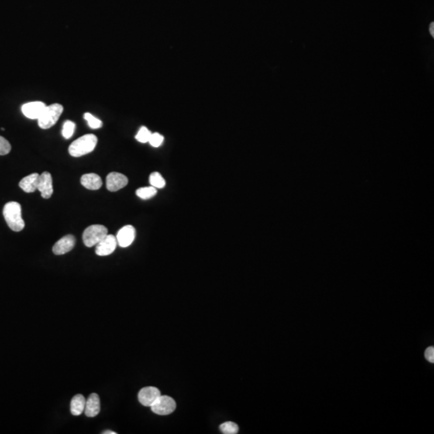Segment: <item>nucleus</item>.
I'll return each mask as SVG.
<instances>
[{
    "instance_id": "1",
    "label": "nucleus",
    "mask_w": 434,
    "mask_h": 434,
    "mask_svg": "<svg viewBox=\"0 0 434 434\" xmlns=\"http://www.w3.org/2000/svg\"><path fill=\"white\" fill-rule=\"evenodd\" d=\"M4 219L8 227L14 232H20L25 227V223L22 217V209L19 203L9 202L5 204L4 208Z\"/></svg>"
},
{
    "instance_id": "2",
    "label": "nucleus",
    "mask_w": 434,
    "mask_h": 434,
    "mask_svg": "<svg viewBox=\"0 0 434 434\" xmlns=\"http://www.w3.org/2000/svg\"><path fill=\"white\" fill-rule=\"evenodd\" d=\"M98 144V138L92 134L85 135L79 138L72 143L69 148L70 156L73 157H81L90 154L95 149Z\"/></svg>"
},
{
    "instance_id": "3",
    "label": "nucleus",
    "mask_w": 434,
    "mask_h": 434,
    "mask_svg": "<svg viewBox=\"0 0 434 434\" xmlns=\"http://www.w3.org/2000/svg\"><path fill=\"white\" fill-rule=\"evenodd\" d=\"M64 108L60 104H53L46 106L41 115L38 118V125L41 129H47L57 122L61 116Z\"/></svg>"
},
{
    "instance_id": "4",
    "label": "nucleus",
    "mask_w": 434,
    "mask_h": 434,
    "mask_svg": "<svg viewBox=\"0 0 434 434\" xmlns=\"http://www.w3.org/2000/svg\"><path fill=\"white\" fill-rule=\"evenodd\" d=\"M107 235L108 229L106 227L101 225H91L84 231L83 242L87 247H93L98 245Z\"/></svg>"
},
{
    "instance_id": "5",
    "label": "nucleus",
    "mask_w": 434,
    "mask_h": 434,
    "mask_svg": "<svg viewBox=\"0 0 434 434\" xmlns=\"http://www.w3.org/2000/svg\"><path fill=\"white\" fill-rule=\"evenodd\" d=\"M152 412L160 416H167L172 414L176 408V403L174 399L168 396H160L152 404Z\"/></svg>"
},
{
    "instance_id": "6",
    "label": "nucleus",
    "mask_w": 434,
    "mask_h": 434,
    "mask_svg": "<svg viewBox=\"0 0 434 434\" xmlns=\"http://www.w3.org/2000/svg\"><path fill=\"white\" fill-rule=\"evenodd\" d=\"M118 242L116 236L107 235L105 238L96 245V254L98 256H105L112 254L116 249Z\"/></svg>"
},
{
    "instance_id": "7",
    "label": "nucleus",
    "mask_w": 434,
    "mask_h": 434,
    "mask_svg": "<svg viewBox=\"0 0 434 434\" xmlns=\"http://www.w3.org/2000/svg\"><path fill=\"white\" fill-rule=\"evenodd\" d=\"M37 190L44 199L51 198L53 193V178L50 173L45 171L39 175Z\"/></svg>"
},
{
    "instance_id": "8",
    "label": "nucleus",
    "mask_w": 434,
    "mask_h": 434,
    "mask_svg": "<svg viewBox=\"0 0 434 434\" xmlns=\"http://www.w3.org/2000/svg\"><path fill=\"white\" fill-rule=\"evenodd\" d=\"M161 396V393L156 387H143L139 391V401L143 406L150 407Z\"/></svg>"
},
{
    "instance_id": "9",
    "label": "nucleus",
    "mask_w": 434,
    "mask_h": 434,
    "mask_svg": "<svg viewBox=\"0 0 434 434\" xmlns=\"http://www.w3.org/2000/svg\"><path fill=\"white\" fill-rule=\"evenodd\" d=\"M128 184V178L118 172H111L106 177V187L110 191L122 189Z\"/></svg>"
},
{
    "instance_id": "10",
    "label": "nucleus",
    "mask_w": 434,
    "mask_h": 434,
    "mask_svg": "<svg viewBox=\"0 0 434 434\" xmlns=\"http://www.w3.org/2000/svg\"><path fill=\"white\" fill-rule=\"evenodd\" d=\"M47 105L42 101H32L22 105L23 114L29 119H37L40 117Z\"/></svg>"
},
{
    "instance_id": "11",
    "label": "nucleus",
    "mask_w": 434,
    "mask_h": 434,
    "mask_svg": "<svg viewBox=\"0 0 434 434\" xmlns=\"http://www.w3.org/2000/svg\"><path fill=\"white\" fill-rule=\"evenodd\" d=\"M136 231L135 228L131 225H126L118 231L117 234L116 239L118 245L120 247L126 248L131 244L133 243L135 239Z\"/></svg>"
},
{
    "instance_id": "12",
    "label": "nucleus",
    "mask_w": 434,
    "mask_h": 434,
    "mask_svg": "<svg viewBox=\"0 0 434 434\" xmlns=\"http://www.w3.org/2000/svg\"><path fill=\"white\" fill-rule=\"evenodd\" d=\"M76 239L73 235H67L59 240L53 247L55 255H63L69 253L75 246Z\"/></svg>"
},
{
    "instance_id": "13",
    "label": "nucleus",
    "mask_w": 434,
    "mask_h": 434,
    "mask_svg": "<svg viewBox=\"0 0 434 434\" xmlns=\"http://www.w3.org/2000/svg\"><path fill=\"white\" fill-rule=\"evenodd\" d=\"M101 410V404H100V398L98 394L92 393L89 397L85 407H84V414L88 418H95L98 416Z\"/></svg>"
},
{
    "instance_id": "14",
    "label": "nucleus",
    "mask_w": 434,
    "mask_h": 434,
    "mask_svg": "<svg viewBox=\"0 0 434 434\" xmlns=\"http://www.w3.org/2000/svg\"><path fill=\"white\" fill-rule=\"evenodd\" d=\"M81 183L83 187L89 190H98L102 186V180L98 175L94 173H90L82 176L81 178Z\"/></svg>"
},
{
    "instance_id": "15",
    "label": "nucleus",
    "mask_w": 434,
    "mask_h": 434,
    "mask_svg": "<svg viewBox=\"0 0 434 434\" xmlns=\"http://www.w3.org/2000/svg\"><path fill=\"white\" fill-rule=\"evenodd\" d=\"M39 175L37 173L29 175L23 178L19 182V186L23 191L27 193H32L37 190L38 180Z\"/></svg>"
},
{
    "instance_id": "16",
    "label": "nucleus",
    "mask_w": 434,
    "mask_h": 434,
    "mask_svg": "<svg viewBox=\"0 0 434 434\" xmlns=\"http://www.w3.org/2000/svg\"><path fill=\"white\" fill-rule=\"evenodd\" d=\"M85 398L84 396L78 394L73 397L72 399L71 404H70V410L71 414L73 416H80L84 411V407H85Z\"/></svg>"
},
{
    "instance_id": "17",
    "label": "nucleus",
    "mask_w": 434,
    "mask_h": 434,
    "mask_svg": "<svg viewBox=\"0 0 434 434\" xmlns=\"http://www.w3.org/2000/svg\"><path fill=\"white\" fill-rule=\"evenodd\" d=\"M156 194H157V189H156V187H152V186H150V187H141V188H139L136 191V195L139 198L142 199V200H149V199L155 197Z\"/></svg>"
},
{
    "instance_id": "18",
    "label": "nucleus",
    "mask_w": 434,
    "mask_h": 434,
    "mask_svg": "<svg viewBox=\"0 0 434 434\" xmlns=\"http://www.w3.org/2000/svg\"><path fill=\"white\" fill-rule=\"evenodd\" d=\"M149 181H150V185L152 187H156V189L157 188L161 189V188H163L166 186V181H165L161 174H159V172L151 173L150 176V179H149Z\"/></svg>"
},
{
    "instance_id": "19",
    "label": "nucleus",
    "mask_w": 434,
    "mask_h": 434,
    "mask_svg": "<svg viewBox=\"0 0 434 434\" xmlns=\"http://www.w3.org/2000/svg\"><path fill=\"white\" fill-rule=\"evenodd\" d=\"M220 429L224 434H236L239 431L238 425L232 421H228L225 423H223L220 426Z\"/></svg>"
},
{
    "instance_id": "20",
    "label": "nucleus",
    "mask_w": 434,
    "mask_h": 434,
    "mask_svg": "<svg viewBox=\"0 0 434 434\" xmlns=\"http://www.w3.org/2000/svg\"><path fill=\"white\" fill-rule=\"evenodd\" d=\"M76 125L74 122L72 121H66L63 125V129H62V135L64 139H69L73 136L75 131Z\"/></svg>"
},
{
    "instance_id": "21",
    "label": "nucleus",
    "mask_w": 434,
    "mask_h": 434,
    "mask_svg": "<svg viewBox=\"0 0 434 434\" xmlns=\"http://www.w3.org/2000/svg\"><path fill=\"white\" fill-rule=\"evenodd\" d=\"M84 119L86 120L90 128L92 129H99L102 126V122L101 120L94 117L90 113H85L84 115Z\"/></svg>"
},
{
    "instance_id": "22",
    "label": "nucleus",
    "mask_w": 434,
    "mask_h": 434,
    "mask_svg": "<svg viewBox=\"0 0 434 434\" xmlns=\"http://www.w3.org/2000/svg\"><path fill=\"white\" fill-rule=\"evenodd\" d=\"M150 135H151V132H150L147 128L145 127V126H142V127H141L140 129H139V132H138V134L136 135V136H135V139L139 141V142L146 143V142H149Z\"/></svg>"
},
{
    "instance_id": "23",
    "label": "nucleus",
    "mask_w": 434,
    "mask_h": 434,
    "mask_svg": "<svg viewBox=\"0 0 434 434\" xmlns=\"http://www.w3.org/2000/svg\"><path fill=\"white\" fill-rule=\"evenodd\" d=\"M11 150V146L5 138L0 136V156H6L10 153Z\"/></svg>"
},
{
    "instance_id": "24",
    "label": "nucleus",
    "mask_w": 434,
    "mask_h": 434,
    "mask_svg": "<svg viewBox=\"0 0 434 434\" xmlns=\"http://www.w3.org/2000/svg\"><path fill=\"white\" fill-rule=\"evenodd\" d=\"M163 140H164V138H163V135L159 133H154L150 135V139H149L148 142L154 147H159V146H161Z\"/></svg>"
},
{
    "instance_id": "25",
    "label": "nucleus",
    "mask_w": 434,
    "mask_h": 434,
    "mask_svg": "<svg viewBox=\"0 0 434 434\" xmlns=\"http://www.w3.org/2000/svg\"><path fill=\"white\" fill-rule=\"evenodd\" d=\"M425 359L430 363H434V348L433 346H429L427 348L425 352Z\"/></svg>"
},
{
    "instance_id": "26",
    "label": "nucleus",
    "mask_w": 434,
    "mask_h": 434,
    "mask_svg": "<svg viewBox=\"0 0 434 434\" xmlns=\"http://www.w3.org/2000/svg\"><path fill=\"white\" fill-rule=\"evenodd\" d=\"M433 26H434L433 23H432V24H431V25H430V26H429V32H430L431 35H432V36H433V35H434Z\"/></svg>"
},
{
    "instance_id": "27",
    "label": "nucleus",
    "mask_w": 434,
    "mask_h": 434,
    "mask_svg": "<svg viewBox=\"0 0 434 434\" xmlns=\"http://www.w3.org/2000/svg\"><path fill=\"white\" fill-rule=\"evenodd\" d=\"M117 432H114V431L111 430H107L105 431V432H102V434H116Z\"/></svg>"
}]
</instances>
